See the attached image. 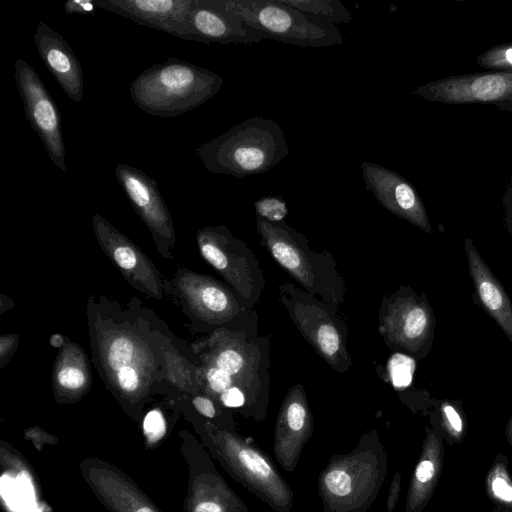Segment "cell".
<instances>
[{
    "instance_id": "35",
    "label": "cell",
    "mask_w": 512,
    "mask_h": 512,
    "mask_svg": "<svg viewBox=\"0 0 512 512\" xmlns=\"http://www.w3.org/2000/svg\"><path fill=\"white\" fill-rule=\"evenodd\" d=\"M18 336L15 334H3L0 337V358L1 367L8 361L9 357L16 351Z\"/></svg>"
},
{
    "instance_id": "1",
    "label": "cell",
    "mask_w": 512,
    "mask_h": 512,
    "mask_svg": "<svg viewBox=\"0 0 512 512\" xmlns=\"http://www.w3.org/2000/svg\"><path fill=\"white\" fill-rule=\"evenodd\" d=\"M92 358L98 373L122 408L135 421L167 377L172 340L146 307L123 308L92 296L88 308Z\"/></svg>"
},
{
    "instance_id": "28",
    "label": "cell",
    "mask_w": 512,
    "mask_h": 512,
    "mask_svg": "<svg viewBox=\"0 0 512 512\" xmlns=\"http://www.w3.org/2000/svg\"><path fill=\"white\" fill-rule=\"evenodd\" d=\"M439 412L443 424L454 435L463 433V419L459 406L451 400L439 401Z\"/></svg>"
},
{
    "instance_id": "14",
    "label": "cell",
    "mask_w": 512,
    "mask_h": 512,
    "mask_svg": "<svg viewBox=\"0 0 512 512\" xmlns=\"http://www.w3.org/2000/svg\"><path fill=\"white\" fill-rule=\"evenodd\" d=\"M185 311L203 324L220 328L231 323L244 310L226 286L212 277L187 269L179 270L169 286Z\"/></svg>"
},
{
    "instance_id": "19",
    "label": "cell",
    "mask_w": 512,
    "mask_h": 512,
    "mask_svg": "<svg viewBox=\"0 0 512 512\" xmlns=\"http://www.w3.org/2000/svg\"><path fill=\"white\" fill-rule=\"evenodd\" d=\"M180 451L188 468L184 512H226L218 477L197 439L187 430L178 433Z\"/></svg>"
},
{
    "instance_id": "38",
    "label": "cell",
    "mask_w": 512,
    "mask_h": 512,
    "mask_svg": "<svg viewBox=\"0 0 512 512\" xmlns=\"http://www.w3.org/2000/svg\"><path fill=\"white\" fill-rule=\"evenodd\" d=\"M49 343L55 348H62L65 345L64 337L59 333H54L50 336Z\"/></svg>"
},
{
    "instance_id": "6",
    "label": "cell",
    "mask_w": 512,
    "mask_h": 512,
    "mask_svg": "<svg viewBox=\"0 0 512 512\" xmlns=\"http://www.w3.org/2000/svg\"><path fill=\"white\" fill-rule=\"evenodd\" d=\"M280 299L292 322L314 350L336 371L351 365L347 328L336 309L291 283L280 286Z\"/></svg>"
},
{
    "instance_id": "9",
    "label": "cell",
    "mask_w": 512,
    "mask_h": 512,
    "mask_svg": "<svg viewBox=\"0 0 512 512\" xmlns=\"http://www.w3.org/2000/svg\"><path fill=\"white\" fill-rule=\"evenodd\" d=\"M411 94L444 104H491L512 112V70L453 75L427 82Z\"/></svg>"
},
{
    "instance_id": "13",
    "label": "cell",
    "mask_w": 512,
    "mask_h": 512,
    "mask_svg": "<svg viewBox=\"0 0 512 512\" xmlns=\"http://www.w3.org/2000/svg\"><path fill=\"white\" fill-rule=\"evenodd\" d=\"M92 226L99 246L128 283L148 297L162 300L168 287L147 255L98 213L92 217Z\"/></svg>"
},
{
    "instance_id": "5",
    "label": "cell",
    "mask_w": 512,
    "mask_h": 512,
    "mask_svg": "<svg viewBox=\"0 0 512 512\" xmlns=\"http://www.w3.org/2000/svg\"><path fill=\"white\" fill-rule=\"evenodd\" d=\"M226 3L248 27L271 40L312 48L343 44V35L335 25L306 15L281 0H226Z\"/></svg>"
},
{
    "instance_id": "23",
    "label": "cell",
    "mask_w": 512,
    "mask_h": 512,
    "mask_svg": "<svg viewBox=\"0 0 512 512\" xmlns=\"http://www.w3.org/2000/svg\"><path fill=\"white\" fill-rule=\"evenodd\" d=\"M426 443L425 455L418 463L410 492V503L420 510L429 500L440 476L443 447L437 436L430 432Z\"/></svg>"
},
{
    "instance_id": "12",
    "label": "cell",
    "mask_w": 512,
    "mask_h": 512,
    "mask_svg": "<svg viewBox=\"0 0 512 512\" xmlns=\"http://www.w3.org/2000/svg\"><path fill=\"white\" fill-rule=\"evenodd\" d=\"M115 175L133 209L148 227L157 252L165 259H173L175 228L157 182L142 170L124 163L116 165Z\"/></svg>"
},
{
    "instance_id": "34",
    "label": "cell",
    "mask_w": 512,
    "mask_h": 512,
    "mask_svg": "<svg viewBox=\"0 0 512 512\" xmlns=\"http://www.w3.org/2000/svg\"><path fill=\"white\" fill-rule=\"evenodd\" d=\"M245 393L237 386H232L224 391L219 399L226 407L236 408L241 407L245 403Z\"/></svg>"
},
{
    "instance_id": "10",
    "label": "cell",
    "mask_w": 512,
    "mask_h": 512,
    "mask_svg": "<svg viewBox=\"0 0 512 512\" xmlns=\"http://www.w3.org/2000/svg\"><path fill=\"white\" fill-rule=\"evenodd\" d=\"M14 69V79L27 121L42 141L54 165L67 173L61 116L55 101L29 63L18 59Z\"/></svg>"
},
{
    "instance_id": "31",
    "label": "cell",
    "mask_w": 512,
    "mask_h": 512,
    "mask_svg": "<svg viewBox=\"0 0 512 512\" xmlns=\"http://www.w3.org/2000/svg\"><path fill=\"white\" fill-rule=\"evenodd\" d=\"M166 424L164 417L158 409L148 412L143 419V429L146 435L150 437H159L165 432Z\"/></svg>"
},
{
    "instance_id": "20",
    "label": "cell",
    "mask_w": 512,
    "mask_h": 512,
    "mask_svg": "<svg viewBox=\"0 0 512 512\" xmlns=\"http://www.w3.org/2000/svg\"><path fill=\"white\" fill-rule=\"evenodd\" d=\"M33 39L47 70L65 94L80 103L84 91L83 70L68 42L42 20L37 24Z\"/></svg>"
},
{
    "instance_id": "37",
    "label": "cell",
    "mask_w": 512,
    "mask_h": 512,
    "mask_svg": "<svg viewBox=\"0 0 512 512\" xmlns=\"http://www.w3.org/2000/svg\"><path fill=\"white\" fill-rule=\"evenodd\" d=\"M192 404L196 411L206 418H214L216 409L212 400L205 396H195L192 399Z\"/></svg>"
},
{
    "instance_id": "17",
    "label": "cell",
    "mask_w": 512,
    "mask_h": 512,
    "mask_svg": "<svg viewBox=\"0 0 512 512\" xmlns=\"http://www.w3.org/2000/svg\"><path fill=\"white\" fill-rule=\"evenodd\" d=\"M189 26L195 41L205 44H252L269 39L266 34L248 27L228 7L226 0H193Z\"/></svg>"
},
{
    "instance_id": "7",
    "label": "cell",
    "mask_w": 512,
    "mask_h": 512,
    "mask_svg": "<svg viewBox=\"0 0 512 512\" xmlns=\"http://www.w3.org/2000/svg\"><path fill=\"white\" fill-rule=\"evenodd\" d=\"M196 239L202 257L251 306L260 297L264 278L253 251L226 226H205Z\"/></svg>"
},
{
    "instance_id": "36",
    "label": "cell",
    "mask_w": 512,
    "mask_h": 512,
    "mask_svg": "<svg viewBox=\"0 0 512 512\" xmlns=\"http://www.w3.org/2000/svg\"><path fill=\"white\" fill-rule=\"evenodd\" d=\"M502 205L504 208V225L506 230L512 237V176L510 182L502 197Z\"/></svg>"
},
{
    "instance_id": "29",
    "label": "cell",
    "mask_w": 512,
    "mask_h": 512,
    "mask_svg": "<svg viewBox=\"0 0 512 512\" xmlns=\"http://www.w3.org/2000/svg\"><path fill=\"white\" fill-rule=\"evenodd\" d=\"M327 489L336 496H346L351 491V478L342 470H333L325 476Z\"/></svg>"
},
{
    "instance_id": "11",
    "label": "cell",
    "mask_w": 512,
    "mask_h": 512,
    "mask_svg": "<svg viewBox=\"0 0 512 512\" xmlns=\"http://www.w3.org/2000/svg\"><path fill=\"white\" fill-rule=\"evenodd\" d=\"M205 366H214L230 374L245 393L257 394L267 381V355L260 346L248 341L239 331L218 328L203 345Z\"/></svg>"
},
{
    "instance_id": "25",
    "label": "cell",
    "mask_w": 512,
    "mask_h": 512,
    "mask_svg": "<svg viewBox=\"0 0 512 512\" xmlns=\"http://www.w3.org/2000/svg\"><path fill=\"white\" fill-rule=\"evenodd\" d=\"M477 64L488 71L512 70V42L488 48L477 56Z\"/></svg>"
},
{
    "instance_id": "2",
    "label": "cell",
    "mask_w": 512,
    "mask_h": 512,
    "mask_svg": "<svg viewBox=\"0 0 512 512\" xmlns=\"http://www.w3.org/2000/svg\"><path fill=\"white\" fill-rule=\"evenodd\" d=\"M195 152L209 172L243 178L274 168L289 154V147L276 121L252 117L203 143Z\"/></svg>"
},
{
    "instance_id": "18",
    "label": "cell",
    "mask_w": 512,
    "mask_h": 512,
    "mask_svg": "<svg viewBox=\"0 0 512 512\" xmlns=\"http://www.w3.org/2000/svg\"><path fill=\"white\" fill-rule=\"evenodd\" d=\"M96 3L101 9L140 25L195 41L189 26L193 0H97Z\"/></svg>"
},
{
    "instance_id": "4",
    "label": "cell",
    "mask_w": 512,
    "mask_h": 512,
    "mask_svg": "<svg viewBox=\"0 0 512 512\" xmlns=\"http://www.w3.org/2000/svg\"><path fill=\"white\" fill-rule=\"evenodd\" d=\"M256 228L275 261L305 291L334 309L338 308L346 287L329 252L313 251L307 239L284 221L271 223L257 216Z\"/></svg>"
},
{
    "instance_id": "30",
    "label": "cell",
    "mask_w": 512,
    "mask_h": 512,
    "mask_svg": "<svg viewBox=\"0 0 512 512\" xmlns=\"http://www.w3.org/2000/svg\"><path fill=\"white\" fill-rule=\"evenodd\" d=\"M24 437L31 441L37 451L41 452L45 445H56L59 438L39 426H32L24 431Z\"/></svg>"
},
{
    "instance_id": "16",
    "label": "cell",
    "mask_w": 512,
    "mask_h": 512,
    "mask_svg": "<svg viewBox=\"0 0 512 512\" xmlns=\"http://www.w3.org/2000/svg\"><path fill=\"white\" fill-rule=\"evenodd\" d=\"M360 168L366 189L379 204L397 217L431 234L432 227L425 205L409 181L376 163L364 161Z\"/></svg>"
},
{
    "instance_id": "8",
    "label": "cell",
    "mask_w": 512,
    "mask_h": 512,
    "mask_svg": "<svg viewBox=\"0 0 512 512\" xmlns=\"http://www.w3.org/2000/svg\"><path fill=\"white\" fill-rule=\"evenodd\" d=\"M434 330L435 316L424 293L401 287L386 301L380 331L392 346L424 358L432 348Z\"/></svg>"
},
{
    "instance_id": "27",
    "label": "cell",
    "mask_w": 512,
    "mask_h": 512,
    "mask_svg": "<svg viewBox=\"0 0 512 512\" xmlns=\"http://www.w3.org/2000/svg\"><path fill=\"white\" fill-rule=\"evenodd\" d=\"M202 371L206 388L212 394L219 395L220 397V395L230 387L237 386L234 378L220 368L204 366Z\"/></svg>"
},
{
    "instance_id": "39",
    "label": "cell",
    "mask_w": 512,
    "mask_h": 512,
    "mask_svg": "<svg viewBox=\"0 0 512 512\" xmlns=\"http://www.w3.org/2000/svg\"><path fill=\"white\" fill-rule=\"evenodd\" d=\"M507 434L509 438L512 440V418L509 420L507 424Z\"/></svg>"
},
{
    "instance_id": "33",
    "label": "cell",
    "mask_w": 512,
    "mask_h": 512,
    "mask_svg": "<svg viewBox=\"0 0 512 512\" xmlns=\"http://www.w3.org/2000/svg\"><path fill=\"white\" fill-rule=\"evenodd\" d=\"M494 494L507 503L512 502V485L504 476H494L491 483Z\"/></svg>"
},
{
    "instance_id": "32",
    "label": "cell",
    "mask_w": 512,
    "mask_h": 512,
    "mask_svg": "<svg viewBox=\"0 0 512 512\" xmlns=\"http://www.w3.org/2000/svg\"><path fill=\"white\" fill-rule=\"evenodd\" d=\"M97 8L96 0H69L64 3V11L69 15H93Z\"/></svg>"
},
{
    "instance_id": "21",
    "label": "cell",
    "mask_w": 512,
    "mask_h": 512,
    "mask_svg": "<svg viewBox=\"0 0 512 512\" xmlns=\"http://www.w3.org/2000/svg\"><path fill=\"white\" fill-rule=\"evenodd\" d=\"M468 271L477 303L502 329L512 344V302L499 280L485 263L472 238L464 241Z\"/></svg>"
},
{
    "instance_id": "24",
    "label": "cell",
    "mask_w": 512,
    "mask_h": 512,
    "mask_svg": "<svg viewBox=\"0 0 512 512\" xmlns=\"http://www.w3.org/2000/svg\"><path fill=\"white\" fill-rule=\"evenodd\" d=\"M284 4L328 24H348L352 14L339 0H281Z\"/></svg>"
},
{
    "instance_id": "22",
    "label": "cell",
    "mask_w": 512,
    "mask_h": 512,
    "mask_svg": "<svg viewBox=\"0 0 512 512\" xmlns=\"http://www.w3.org/2000/svg\"><path fill=\"white\" fill-rule=\"evenodd\" d=\"M91 374L87 358L76 344H65L55 361L53 390L59 403H74L84 396L90 387Z\"/></svg>"
},
{
    "instance_id": "26",
    "label": "cell",
    "mask_w": 512,
    "mask_h": 512,
    "mask_svg": "<svg viewBox=\"0 0 512 512\" xmlns=\"http://www.w3.org/2000/svg\"><path fill=\"white\" fill-rule=\"evenodd\" d=\"M254 207L258 217L271 223L283 222L288 213L285 201L274 196L258 199Z\"/></svg>"
},
{
    "instance_id": "15",
    "label": "cell",
    "mask_w": 512,
    "mask_h": 512,
    "mask_svg": "<svg viewBox=\"0 0 512 512\" xmlns=\"http://www.w3.org/2000/svg\"><path fill=\"white\" fill-rule=\"evenodd\" d=\"M80 474L96 499L110 512H162L135 481L98 457L80 461Z\"/></svg>"
},
{
    "instance_id": "3",
    "label": "cell",
    "mask_w": 512,
    "mask_h": 512,
    "mask_svg": "<svg viewBox=\"0 0 512 512\" xmlns=\"http://www.w3.org/2000/svg\"><path fill=\"white\" fill-rule=\"evenodd\" d=\"M223 82L213 71L172 57L142 71L129 84V90L142 111L175 117L214 97Z\"/></svg>"
}]
</instances>
